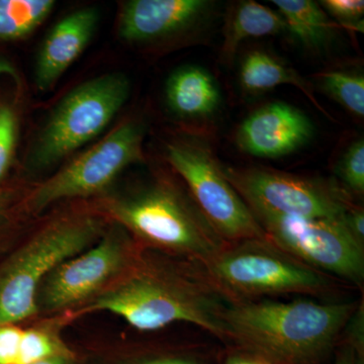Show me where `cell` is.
<instances>
[{
	"instance_id": "obj_21",
	"label": "cell",
	"mask_w": 364,
	"mask_h": 364,
	"mask_svg": "<svg viewBox=\"0 0 364 364\" xmlns=\"http://www.w3.org/2000/svg\"><path fill=\"white\" fill-rule=\"evenodd\" d=\"M336 176L345 189L360 196L364 193V142L363 139L351 144L336 166ZM344 189V191H345Z\"/></svg>"
},
{
	"instance_id": "obj_7",
	"label": "cell",
	"mask_w": 364,
	"mask_h": 364,
	"mask_svg": "<svg viewBox=\"0 0 364 364\" xmlns=\"http://www.w3.org/2000/svg\"><path fill=\"white\" fill-rule=\"evenodd\" d=\"M166 159L186 181L193 202L225 242L232 244L267 237L205 144L173 141L167 144Z\"/></svg>"
},
{
	"instance_id": "obj_6",
	"label": "cell",
	"mask_w": 364,
	"mask_h": 364,
	"mask_svg": "<svg viewBox=\"0 0 364 364\" xmlns=\"http://www.w3.org/2000/svg\"><path fill=\"white\" fill-rule=\"evenodd\" d=\"M123 73H109L81 83L63 97L33 142L30 166L46 169L95 140L112 123L130 97Z\"/></svg>"
},
{
	"instance_id": "obj_29",
	"label": "cell",
	"mask_w": 364,
	"mask_h": 364,
	"mask_svg": "<svg viewBox=\"0 0 364 364\" xmlns=\"http://www.w3.org/2000/svg\"><path fill=\"white\" fill-rule=\"evenodd\" d=\"M136 364H198L196 361L183 358H156L142 361Z\"/></svg>"
},
{
	"instance_id": "obj_3",
	"label": "cell",
	"mask_w": 364,
	"mask_h": 364,
	"mask_svg": "<svg viewBox=\"0 0 364 364\" xmlns=\"http://www.w3.org/2000/svg\"><path fill=\"white\" fill-rule=\"evenodd\" d=\"M198 264L227 303L279 294H317L329 287L324 274L280 250L267 237L228 244Z\"/></svg>"
},
{
	"instance_id": "obj_28",
	"label": "cell",
	"mask_w": 364,
	"mask_h": 364,
	"mask_svg": "<svg viewBox=\"0 0 364 364\" xmlns=\"http://www.w3.org/2000/svg\"><path fill=\"white\" fill-rule=\"evenodd\" d=\"M226 364H273L255 354H233L227 359Z\"/></svg>"
},
{
	"instance_id": "obj_5",
	"label": "cell",
	"mask_w": 364,
	"mask_h": 364,
	"mask_svg": "<svg viewBox=\"0 0 364 364\" xmlns=\"http://www.w3.org/2000/svg\"><path fill=\"white\" fill-rule=\"evenodd\" d=\"M102 224L93 217L53 223L0 264V326L14 325L38 312V294L62 263L90 247Z\"/></svg>"
},
{
	"instance_id": "obj_18",
	"label": "cell",
	"mask_w": 364,
	"mask_h": 364,
	"mask_svg": "<svg viewBox=\"0 0 364 364\" xmlns=\"http://www.w3.org/2000/svg\"><path fill=\"white\" fill-rule=\"evenodd\" d=\"M287 31L309 49H320L331 38L336 23L328 18L320 4L312 0H273Z\"/></svg>"
},
{
	"instance_id": "obj_2",
	"label": "cell",
	"mask_w": 364,
	"mask_h": 364,
	"mask_svg": "<svg viewBox=\"0 0 364 364\" xmlns=\"http://www.w3.org/2000/svg\"><path fill=\"white\" fill-rule=\"evenodd\" d=\"M227 304L196 262L188 273L144 270L95 299L88 310L114 314L140 331L188 323L226 341L222 313Z\"/></svg>"
},
{
	"instance_id": "obj_31",
	"label": "cell",
	"mask_w": 364,
	"mask_h": 364,
	"mask_svg": "<svg viewBox=\"0 0 364 364\" xmlns=\"http://www.w3.org/2000/svg\"><path fill=\"white\" fill-rule=\"evenodd\" d=\"M33 364H64L63 361L58 358H49L43 359V360L37 361Z\"/></svg>"
},
{
	"instance_id": "obj_8",
	"label": "cell",
	"mask_w": 364,
	"mask_h": 364,
	"mask_svg": "<svg viewBox=\"0 0 364 364\" xmlns=\"http://www.w3.org/2000/svg\"><path fill=\"white\" fill-rule=\"evenodd\" d=\"M273 245L314 269L332 273L360 286L364 280V247L343 219H306L264 210H251Z\"/></svg>"
},
{
	"instance_id": "obj_15",
	"label": "cell",
	"mask_w": 364,
	"mask_h": 364,
	"mask_svg": "<svg viewBox=\"0 0 364 364\" xmlns=\"http://www.w3.org/2000/svg\"><path fill=\"white\" fill-rule=\"evenodd\" d=\"M167 107L181 119H200L214 114L220 91L213 76L200 66L181 67L170 74L165 85Z\"/></svg>"
},
{
	"instance_id": "obj_11",
	"label": "cell",
	"mask_w": 364,
	"mask_h": 364,
	"mask_svg": "<svg viewBox=\"0 0 364 364\" xmlns=\"http://www.w3.org/2000/svg\"><path fill=\"white\" fill-rule=\"evenodd\" d=\"M127 247L123 235L112 231L90 250L66 260L41 287L38 306L61 310L95 294L126 264Z\"/></svg>"
},
{
	"instance_id": "obj_16",
	"label": "cell",
	"mask_w": 364,
	"mask_h": 364,
	"mask_svg": "<svg viewBox=\"0 0 364 364\" xmlns=\"http://www.w3.org/2000/svg\"><path fill=\"white\" fill-rule=\"evenodd\" d=\"M286 31V23L277 11L251 0L237 2L228 14L225 26L223 62L232 63L244 41L279 35Z\"/></svg>"
},
{
	"instance_id": "obj_22",
	"label": "cell",
	"mask_w": 364,
	"mask_h": 364,
	"mask_svg": "<svg viewBox=\"0 0 364 364\" xmlns=\"http://www.w3.org/2000/svg\"><path fill=\"white\" fill-rule=\"evenodd\" d=\"M56 346L49 335L37 330L23 331L18 364H33L43 359L54 358Z\"/></svg>"
},
{
	"instance_id": "obj_27",
	"label": "cell",
	"mask_w": 364,
	"mask_h": 364,
	"mask_svg": "<svg viewBox=\"0 0 364 364\" xmlns=\"http://www.w3.org/2000/svg\"><path fill=\"white\" fill-rule=\"evenodd\" d=\"M363 353L347 343L346 346L340 351L335 364H363Z\"/></svg>"
},
{
	"instance_id": "obj_24",
	"label": "cell",
	"mask_w": 364,
	"mask_h": 364,
	"mask_svg": "<svg viewBox=\"0 0 364 364\" xmlns=\"http://www.w3.org/2000/svg\"><path fill=\"white\" fill-rule=\"evenodd\" d=\"M326 14L342 23V26L351 30L363 32L364 1L363 0H324L320 2Z\"/></svg>"
},
{
	"instance_id": "obj_1",
	"label": "cell",
	"mask_w": 364,
	"mask_h": 364,
	"mask_svg": "<svg viewBox=\"0 0 364 364\" xmlns=\"http://www.w3.org/2000/svg\"><path fill=\"white\" fill-rule=\"evenodd\" d=\"M355 301L269 299L228 303L222 313L226 340L273 364H311L344 332Z\"/></svg>"
},
{
	"instance_id": "obj_32",
	"label": "cell",
	"mask_w": 364,
	"mask_h": 364,
	"mask_svg": "<svg viewBox=\"0 0 364 364\" xmlns=\"http://www.w3.org/2000/svg\"><path fill=\"white\" fill-rule=\"evenodd\" d=\"M2 203H4V198H2V196L0 195V205H2Z\"/></svg>"
},
{
	"instance_id": "obj_26",
	"label": "cell",
	"mask_w": 364,
	"mask_h": 364,
	"mask_svg": "<svg viewBox=\"0 0 364 364\" xmlns=\"http://www.w3.org/2000/svg\"><path fill=\"white\" fill-rule=\"evenodd\" d=\"M343 222L351 236L364 247V214L363 208L353 205L344 215Z\"/></svg>"
},
{
	"instance_id": "obj_30",
	"label": "cell",
	"mask_w": 364,
	"mask_h": 364,
	"mask_svg": "<svg viewBox=\"0 0 364 364\" xmlns=\"http://www.w3.org/2000/svg\"><path fill=\"white\" fill-rule=\"evenodd\" d=\"M4 74H11V75H16L14 68L9 61L0 58V76Z\"/></svg>"
},
{
	"instance_id": "obj_9",
	"label": "cell",
	"mask_w": 364,
	"mask_h": 364,
	"mask_svg": "<svg viewBox=\"0 0 364 364\" xmlns=\"http://www.w3.org/2000/svg\"><path fill=\"white\" fill-rule=\"evenodd\" d=\"M223 170L251 210L306 219L342 220L353 207L346 191L321 179L260 167Z\"/></svg>"
},
{
	"instance_id": "obj_20",
	"label": "cell",
	"mask_w": 364,
	"mask_h": 364,
	"mask_svg": "<svg viewBox=\"0 0 364 364\" xmlns=\"http://www.w3.org/2000/svg\"><path fill=\"white\" fill-rule=\"evenodd\" d=\"M318 85L327 95L352 114L364 116V78L346 71H326L318 75Z\"/></svg>"
},
{
	"instance_id": "obj_19",
	"label": "cell",
	"mask_w": 364,
	"mask_h": 364,
	"mask_svg": "<svg viewBox=\"0 0 364 364\" xmlns=\"http://www.w3.org/2000/svg\"><path fill=\"white\" fill-rule=\"evenodd\" d=\"M53 0H0V40H18L37 30L52 13Z\"/></svg>"
},
{
	"instance_id": "obj_12",
	"label": "cell",
	"mask_w": 364,
	"mask_h": 364,
	"mask_svg": "<svg viewBox=\"0 0 364 364\" xmlns=\"http://www.w3.org/2000/svg\"><path fill=\"white\" fill-rule=\"evenodd\" d=\"M312 121L293 105L277 102L265 105L241 124L236 143L246 154L277 158L291 154L310 142Z\"/></svg>"
},
{
	"instance_id": "obj_25",
	"label": "cell",
	"mask_w": 364,
	"mask_h": 364,
	"mask_svg": "<svg viewBox=\"0 0 364 364\" xmlns=\"http://www.w3.org/2000/svg\"><path fill=\"white\" fill-rule=\"evenodd\" d=\"M23 330L14 325L0 326V364H18Z\"/></svg>"
},
{
	"instance_id": "obj_4",
	"label": "cell",
	"mask_w": 364,
	"mask_h": 364,
	"mask_svg": "<svg viewBox=\"0 0 364 364\" xmlns=\"http://www.w3.org/2000/svg\"><path fill=\"white\" fill-rule=\"evenodd\" d=\"M105 208L119 224L151 245L203 263L228 245L193 198L166 183L130 198H114Z\"/></svg>"
},
{
	"instance_id": "obj_14",
	"label": "cell",
	"mask_w": 364,
	"mask_h": 364,
	"mask_svg": "<svg viewBox=\"0 0 364 364\" xmlns=\"http://www.w3.org/2000/svg\"><path fill=\"white\" fill-rule=\"evenodd\" d=\"M98 23L100 11L95 7H85L55 23L46 35L36 58L33 80L38 90L46 92L56 85L85 51Z\"/></svg>"
},
{
	"instance_id": "obj_23",
	"label": "cell",
	"mask_w": 364,
	"mask_h": 364,
	"mask_svg": "<svg viewBox=\"0 0 364 364\" xmlns=\"http://www.w3.org/2000/svg\"><path fill=\"white\" fill-rule=\"evenodd\" d=\"M16 142V117L13 109L0 105V181L9 168Z\"/></svg>"
},
{
	"instance_id": "obj_10",
	"label": "cell",
	"mask_w": 364,
	"mask_h": 364,
	"mask_svg": "<svg viewBox=\"0 0 364 364\" xmlns=\"http://www.w3.org/2000/svg\"><path fill=\"white\" fill-rule=\"evenodd\" d=\"M145 135V126L140 122L122 124L38 186L30 198L31 210L42 212L60 200L85 198L104 191L127 167L143 161Z\"/></svg>"
},
{
	"instance_id": "obj_13",
	"label": "cell",
	"mask_w": 364,
	"mask_h": 364,
	"mask_svg": "<svg viewBox=\"0 0 364 364\" xmlns=\"http://www.w3.org/2000/svg\"><path fill=\"white\" fill-rule=\"evenodd\" d=\"M205 0H130L119 11V35L124 42L147 44L176 37L207 18Z\"/></svg>"
},
{
	"instance_id": "obj_17",
	"label": "cell",
	"mask_w": 364,
	"mask_h": 364,
	"mask_svg": "<svg viewBox=\"0 0 364 364\" xmlns=\"http://www.w3.org/2000/svg\"><path fill=\"white\" fill-rule=\"evenodd\" d=\"M240 83L244 90L252 95L267 92L280 85H293L303 91L318 111L330 117L314 95L310 83L269 53L256 50L244 57L240 67Z\"/></svg>"
}]
</instances>
